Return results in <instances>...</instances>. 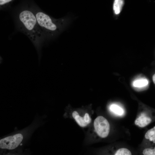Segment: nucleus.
Segmentation results:
<instances>
[{
	"mask_svg": "<svg viewBox=\"0 0 155 155\" xmlns=\"http://www.w3.org/2000/svg\"><path fill=\"white\" fill-rule=\"evenodd\" d=\"M143 153L144 155H155V147L152 149L149 148L145 149Z\"/></svg>",
	"mask_w": 155,
	"mask_h": 155,
	"instance_id": "obj_12",
	"label": "nucleus"
},
{
	"mask_svg": "<svg viewBox=\"0 0 155 155\" xmlns=\"http://www.w3.org/2000/svg\"><path fill=\"white\" fill-rule=\"evenodd\" d=\"M86 122L88 124L91 122V119L88 113H86L84 117Z\"/></svg>",
	"mask_w": 155,
	"mask_h": 155,
	"instance_id": "obj_13",
	"label": "nucleus"
},
{
	"mask_svg": "<svg viewBox=\"0 0 155 155\" xmlns=\"http://www.w3.org/2000/svg\"><path fill=\"white\" fill-rule=\"evenodd\" d=\"M152 80L154 83L155 84V74L152 76Z\"/></svg>",
	"mask_w": 155,
	"mask_h": 155,
	"instance_id": "obj_16",
	"label": "nucleus"
},
{
	"mask_svg": "<svg viewBox=\"0 0 155 155\" xmlns=\"http://www.w3.org/2000/svg\"><path fill=\"white\" fill-rule=\"evenodd\" d=\"M13 0H0V5L1 6H3L10 3Z\"/></svg>",
	"mask_w": 155,
	"mask_h": 155,
	"instance_id": "obj_14",
	"label": "nucleus"
},
{
	"mask_svg": "<svg viewBox=\"0 0 155 155\" xmlns=\"http://www.w3.org/2000/svg\"><path fill=\"white\" fill-rule=\"evenodd\" d=\"M124 3V0H114L113 9L116 14H118L120 13Z\"/></svg>",
	"mask_w": 155,
	"mask_h": 155,
	"instance_id": "obj_6",
	"label": "nucleus"
},
{
	"mask_svg": "<svg viewBox=\"0 0 155 155\" xmlns=\"http://www.w3.org/2000/svg\"><path fill=\"white\" fill-rule=\"evenodd\" d=\"M110 109L112 112L119 115H122L123 111L122 108L117 105L113 104L110 107Z\"/></svg>",
	"mask_w": 155,
	"mask_h": 155,
	"instance_id": "obj_9",
	"label": "nucleus"
},
{
	"mask_svg": "<svg viewBox=\"0 0 155 155\" xmlns=\"http://www.w3.org/2000/svg\"><path fill=\"white\" fill-rule=\"evenodd\" d=\"M95 130L97 134L102 138H105L108 135L110 129L108 121L102 116H99L95 119L94 123Z\"/></svg>",
	"mask_w": 155,
	"mask_h": 155,
	"instance_id": "obj_3",
	"label": "nucleus"
},
{
	"mask_svg": "<svg viewBox=\"0 0 155 155\" xmlns=\"http://www.w3.org/2000/svg\"><path fill=\"white\" fill-rule=\"evenodd\" d=\"M115 155H131V152L126 148H121L119 149L115 154Z\"/></svg>",
	"mask_w": 155,
	"mask_h": 155,
	"instance_id": "obj_11",
	"label": "nucleus"
},
{
	"mask_svg": "<svg viewBox=\"0 0 155 155\" xmlns=\"http://www.w3.org/2000/svg\"><path fill=\"white\" fill-rule=\"evenodd\" d=\"M145 137L146 139L155 143V126L146 133Z\"/></svg>",
	"mask_w": 155,
	"mask_h": 155,
	"instance_id": "obj_8",
	"label": "nucleus"
},
{
	"mask_svg": "<svg viewBox=\"0 0 155 155\" xmlns=\"http://www.w3.org/2000/svg\"><path fill=\"white\" fill-rule=\"evenodd\" d=\"M32 10L45 36L52 34L58 30L59 21L54 20L48 15L40 10L35 9Z\"/></svg>",
	"mask_w": 155,
	"mask_h": 155,
	"instance_id": "obj_2",
	"label": "nucleus"
},
{
	"mask_svg": "<svg viewBox=\"0 0 155 155\" xmlns=\"http://www.w3.org/2000/svg\"><path fill=\"white\" fill-rule=\"evenodd\" d=\"M17 21L20 29L39 48L45 36L37 22L32 9H24L18 12Z\"/></svg>",
	"mask_w": 155,
	"mask_h": 155,
	"instance_id": "obj_1",
	"label": "nucleus"
},
{
	"mask_svg": "<svg viewBox=\"0 0 155 155\" xmlns=\"http://www.w3.org/2000/svg\"><path fill=\"white\" fill-rule=\"evenodd\" d=\"M74 119L78 124L81 127H85L88 125L86 122L84 117H82L78 115L76 116Z\"/></svg>",
	"mask_w": 155,
	"mask_h": 155,
	"instance_id": "obj_10",
	"label": "nucleus"
},
{
	"mask_svg": "<svg viewBox=\"0 0 155 155\" xmlns=\"http://www.w3.org/2000/svg\"><path fill=\"white\" fill-rule=\"evenodd\" d=\"M148 84V80L144 78H140L134 80L133 86L135 87L142 88L146 86Z\"/></svg>",
	"mask_w": 155,
	"mask_h": 155,
	"instance_id": "obj_7",
	"label": "nucleus"
},
{
	"mask_svg": "<svg viewBox=\"0 0 155 155\" xmlns=\"http://www.w3.org/2000/svg\"><path fill=\"white\" fill-rule=\"evenodd\" d=\"M79 115L78 113L76 111H73L72 114L73 117L74 118L76 116Z\"/></svg>",
	"mask_w": 155,
	"mask_h": 155,
	"instance_id": "obj_15",
	"label": "nucleus"
},
{
	"mask_svg": "<svg viewBox=\"0 0 155 155\" xmlns=\"http://www.w3.org/2000/svg\"><path fill=\"white\" fill-rule=\"evenodd\" d=\"M23 138L22 135L20 133L4 138L0 140V147L9 150L15 149L20 144Z\"/></svg>",
	"mask_w": 155,
	"mask_h": 155,
	"instance_id": "obj_4",
	"label": "nucleus"
},
{
	"mask_svg": "<svg viewBox=\"0 0 155 155\" xmlns=\"http://www.w3.org/2000/svg\"><path fill=\"white\" fill-rule=\"evenodd\" d=\"M152 121L151 118L146 116L144 114H142L135 120V123L139 127H143L150 124Z\"/></svg>",
	"mask_w": 155,
	"mask_h": 155,
	"instance_id": "obj_5",
	"label": "nucleus"
}]
</instances>
